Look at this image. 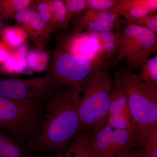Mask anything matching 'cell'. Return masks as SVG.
Returning a JSON list of instances; mask_svg holds the SVG:
<instances>
[{
    "instance_id": "cell-24",
    "label": "cell",
    "mask_w": 157,
    "mask_h": 157,
    "mask_svg": "<svg viewBox=\"0 0 157 157\" xmlns=\"http://www.w3.org/2000/svg\"><path fill=\"white\" fill-rule=\"evenodd\" d=\"M119 2L120 0H86V10L96 12L110 11Z\"/></svg>"
},
{
    "instance_id": "cell-16",
    "label": "cell",
    "mask_w": 157,
    "mask_h": 157,
    "mask_svg": "<svg viewBox=\"0 0 157 157\" xmlns=\"http://www.w3.org/2000/svg\"><path fill=\"white\" fill-rule=\"evenodd\" d=\"M0 36L2 42L12 51L24 45L28 38L25 31L18 26L4 27Z\"/></svg>"
},
{
    "instance_id": "cell-27",
    "label": "cell",
    "mask_w": 157,
    "mask_h": 157,
    "mask_svg": "<svg viewBox=\"0 0 157 157\" xmlns=\"http://www.w3.org/2000/svg\"><path fill=\"white\" fill-rule=\"evenodd\" d=\"M36 10V6L34 3L32 6L23 9L18 12L14 19L19 25L18 26L23 29L28 25L29 23L30 22L33 14Z\"/></svg>"
},
{
    "instance_id": "cell-30",
    "label": "cell",
    "mask_w": 157,
    "mask_h": 157,
    "mask_svg": "<svg viewBox=\"0 0 157 157\" xmlns=\"http://www.w3.org/2000/svg\"><path fill=\"white\" fill-rule=\"evenodd\" d=\"M114 157H143V156L141 152L138 150H131L130 151L118 155Z\"/></svg>"
},
{
    "instance_id": "cell-9",
    "label": "cell",
    "mask_w": 157,
    "mask_h": 157,
    "mask_svg": "<svg viewBox=\"0 0 157 157\" xmlns=\"http://www.w3.org/2000/svg\"><path fill=\"white\" fill-rule=\"evenodd\" d=\"M71 32L78 35L83 31L91 32H117L124 21L120 16L110 11L96 12L86 10L71 20Z\"/></svg>"
},
{
    "instance_id": "cell-18",
    "label": "cell",
    "mask_w": 157,
    "mask_h": 157,
    "mask_svg": "<svg viewBox=\"0 0 157 157\" xmlns=\"http://www.w3.org/2000/svg\"><path fill=\"white\" fill-rule=\"evenodd\" d=\"M106 124L113 129L128 131L137 136L138 128L129 108L121 114L108 116Z\"/></svg>"
},
{
    "instance_id": "cell-29",
    "label": "cell",
    "mask_w": 157,
    "mask_h": 157,
    "mask_svg": "<svg viewBox=\"0 0 157 157\" xmlns=\"http://www.w3.org/2000/svg\"><path fill=\"white\" fill-rule=\"evenodd\" d=\"M12 50L3 42H0V63H3L10 56Z\"/></svg>"
},
{
    "instance_id": "cell-4",
    "label": "cell",
    "mask_w": 157,
    "mask_h": 157,
    "mask_svg": "<svg viewBox=\"0 0 157 157\" xmlns=\"http://www.w3.org/2000/svg\"><path fill=\"white\" fill-rule=\"evenodd\" d=\"M116 73L138 129L157 126V86L143 81L130 68L119 70Z\"/></svg>"
},
{
    "instance_id": "cell-11",
    "label": "cell",
    "mask_w": 157,
    "mask_h": 157,
    "mask_svg": "<svg viewBox=\"0 0 157 157\" xmlns=\"http://www.w3.org/2000/svg\"><path fill=\"white\" fill-rule=\"evenodd\" d=\"M157 11V0H120L117 6L110 11L124 17V23L129 25Z\"/></svg>"
},
{
    "instance_id": "cell-15",
    "label": "cell",
    "mask_w": 157,
    "mask_h": 157,
    "mask_svg": "<svg viewBox=\"0 0 157 157\" xmlns=\"http://www.w3.org/2000/svg\"><path fill=\"white\" fill-rule=\"evenodd\" d=\"M129 108L126 95L121 86L118 77L116 73L112 81V87L110 93L108 116L123 113Z\"/></svg>"
},
{
    "instance_id": "cell-31",
    "label": "cell",
    "mask_w": 157,
    "mask_h": 157,
    "mask_svg": "<svg viewBox=\"0 0 157 157\" xmlns=\"http://www.w3.org/2000/svg\"><path fill=\"white\" fill-rule=\"evenodd\" d=\"M0 157H7L6 143L4 135L0 133Z\"/></svg>"
},
{
    "instance_id": "cell-14",
    "label": "cell",
    "mask_w": 157,
    "mask_h": 157,
    "mask_svg": "<svg viewBox=\"0 0 157 157\" xmlns=\"http://www.w3.org/2000/svg\"><path fill=\"white\" fill-rule=\"evenodd\" d=\"M64 157H96L90 142V135L82 132L69 144Z\"/></svg>"
},
{
    "instance_id": "cell-20",
    "label": "cell",
    "mask_w": 157,
    "mask_h": 157,
    "mask_svg": "<svg viewBox=\"0 0 157 157\" xmlns=\"http://www.w3.org/2000/svg\"><path fill=\"white\" fill-rule=\"evenodd\" d=\"M51 6L55 32L67 30L70 22L63 1L51 0Z\"/></svg>"
},
{
    "instance_id": "cell-7",
    "label": "cell",
    "mask_w": 157,
    "mask_h": 157,
    "mask_svg": "<svg viewBox=\"0 0 157 157\" xmlns=\"http://www.w3.org/2000/svg\"><path fill=\"white\" fill-rule=\"evenodd\" d=\"M63 86L48 73L29 78L0 79V96L17 101L44 104Z\"/></svg>"
},
{
    "instance_id": "cell-23",
    "label": "cell",
    "mask_w": 157,
    "mask_h": 157,
    "mask_svg": "<svg viewBox=\"0 0 157 157\" xmlns=\"http://www.w3.org/2000/svg\"><path fill=\"white\" fill-rule=\"evenodd\" d=\"M34 4L40 17L54 33L51 0H36Z\"/></svg>"
},
{
    "instance_id": "cell-2",
    "label": "cell",
    "mask_w": 157,
    "mask_h": 157,
    "mask_svg": "<svg viewBox=\"0 0 157 157\" xmlns=\"http://www.w3.org/2000/svg\"><path fill=\"white\" fill-rule=\"evenodd\" d=\"M112 80L107 67H99L83 83L68 88L81 122L82 131L90 135L106 124Z\"/></svg>"
},
{
    "instance_id": "cell-10",
    "label": "cell",
    "mask_w": 157,
    "mask_h": 157,
    "mask_svg": "<svg viewBox=\"0 0 157 157\" xmlns=\"http://www.w3.org/2000/svg\"><path fill=\"white\" fill-rule=\"evenodd\" d=\"M94 42L97 48V56L101 64L107 67L110 62L117 56L121 42L117 32H85Z\"/></svg>"
},
{
    "instance_id": "cell-5",
    "label": "cell",
    "mask_w": 157,
    "mask_h": 157,
    "mask_svg": "<svg viewBox=\"0 0 157 157\" xmlns=\"http://www.w3.org/2000/svg\"><path fill=\"white\" fill-rule=\"evenodd\" d=\"M120 48L114 64L126 62L130 69L141 68L157 51V34L134 24L122 26L117 32Z\"/></svg>"
},
{
    "instance_id": "cell-19",
    "label": "cell",
    "mask_w": 157,
    "mask_h": 157,
    "mask_svg": "<svg viewBox=\"0 0 157 157\" xmlns=\"http://www.w3.org/2000/svg\"><path fill=\"white\" fill-rule=\"evenodd\" d=\"M27 68L25 57L17 50H14L10 56L1 65L0 73L7 75L20 74L25 72Z\"/></svg>"
},
{
    "instance_id": "cell-26",
    "label": "cell",
    "mask_w": 157,
    "mask_h": 157,
    "mask_svg": "<svg viewBox=\"0 0 157 157\" xmlns=\"http://www.w3.org/2000/svg\"><path fill=\"white\" fill-rule=\"evenodd\" d=\"M132 24L145 28L157 34V12L151 13L135 20Z\"/></svg>"
},
{
    "instance_id": "cell-33",
    "label": "cell",
    "mask_w": 157,
    "mask_h": 157,
    "mask_svg": "<svg viewBox=\"0 0 157 157\" xmlns=\"http://www.w3.org/2000/svg\"><path fill=\"white\" fill-rule=\"evenodd\" d=\"M5 23V21H3L2 18L0 16V35H1V33H2L3 29L4 28L3 26H4Z\"/></svg>"
},
{
    "instance_id": "cell-21",
    "label": "cell",
    "mask_w": 157,
    "mask_h": 157,
    "mask_svg": "<svg viewBox=\"0 0 157 157\" xmlns=\"http://www.w3.org/2000/svg\"><path fill=\"white\" fill-rule=\"evenodd\" d=\"M27 67L36 72L45 70L48 65V57L44 51L33 50L26 56Z\"/></svg>"
},
{
    "instance_id": "cell-3",
    "label": "cell",
    "mask_w": 157,
    "mask_h": 157,
    "mask_svg": "<svg viewBox=\"0 0 157 157\" xmlns=\"http://www.w3.org/2000/svg\"><path fill=\"white\" fill-rule=\"evenodd\" d=\"M44 104L0 96V128L11 133L20 142L33 146L41 127Z\"/></svg>"
},
{
    "instance_id": "cell-12",
    "label": "cell",
    "mask_w": 157,
    "mask_h": 157,
    "mask_svg": "<svg viewBox=\"0 0 157 157\" xmlns=\"http://www.w3.org/2000/svg\"><path fill=\"white\" fill-rule=\"evenodd\" d=\"M22 29L39 50L44 51L52 39L53 32L40 17L36 9L30 22Z\"/></svg>"
},
{
    "instance_id": "cell-25",
    "label": "cell",
    "mask_w": 157,
    "mask_h": 157,
    "mask_svg": "<svg viewBox=\"0 0 157 157\" xmlns=\"http://www.w3.org/2000/svg\"><path fill=\"white\" fill-rule=\"evenodd\" d=\"M71 22L74 17L86 10V0H63Z\"/></svg>"
},
{
    "instance_id": "cell-13",
    "label": "cell",
    "mask_w": 157,
    "mask_h": 157,
    "mask_svg": "<svg viewBox=\"0 0 157 157\" xmlns=\"http://www.w3.org/2000/svg\"><path fill=\"white\" fill-rule=\"evenodd\" d=\"M136 148L143 157H157V126H145L137 130Z\"/></svg>"
},
{
    "instance_id": "cell-1",
    "label": "cell",
    "mask_w": 157,
    "mask_h": 157,
    "mask_svg": "<svg viewBox=\"0 0 157 157\" xmlns=\"http://www.w3.org/2000/svg\"><path fill=\"white\" fill-rule=\"evenodd\" d=\"M81 131V122L68 90L61 89L44 104L41 127L33 146L39 151L64 153Z\"/></svg>"
},
{
    "instance_id": "cell-22",
    "label": "cell",
    "mask_w": 157,
    "mask_h": 157,
    "mask_svg": "<svg viewBox=\"0 0 157 157\" xmlns=\"http://www.w3.org/2000/svg\"><path fill=\"white\" fill-rule=\"evenodd\" d=\"M138 76L143 81L157 86V54L144 64Z\"/></svg>"
},
{
    "instance_id": "cell-28",
    "label": "cell",
    "mask_w": 157,
    "mask_h": 157,
    "mask_svg": "<svg viewBox=\"0 0 157 157\" xmlns=\"http://www.w3.org/2000/svg\"><path fill=\"white\" fill-rule=\"evenodd\" d=\"M7 157H24L22 148L10 137L4 136Z\"/></svg>"
},
{
    "instance_id": "cell-32",
    "label": "cell",
    "mask_w": 157,
    "mask_h": 157,
    "mask_svg": "<svg viewBox=\"0 0 157 157\" xmlns=\"http://www.w3.org/2000/svg\"><path fill=\"white\" fill-rule=\"evenodd\" d=\"M34 157H64L63 153H58L55 155L53 156H38Z\"/></svg>"
},
{
    "instance_id": "cell-8",
    "label": "cell",
    "mask_w": 157,
    "mask_h": 157,
    "mask_svg": "<svg viewBox=\"0 0 157 157\" xmlns=\"http://www.w3.org/2000/svg\"><path fill=\"white\" fill-rule=\"evenodd\" d=\"M136 136L107 124L93 132L90 142L96 157H114L136 148Z\"/></svg>"
},
{
    "instance_id": "cell-17",
    "label": "cell",
    "mask_w": 157,
    "mask_h": 157,
    "mask_svg": "<svg viewBox=\"0 0 157 157\" xmlns=\"http://www.w3.org/2000/svg\"><path fill=\"white\" fill-rule=\"evenodd\" d=\"M34 0H0V16L6 23L14 19L23 9L32 6Z\"/></svg>"
},
{
    "instance_id": "cell-6",
    "label": "cell",
    "mask_w": 157,
    "mask_h": 157,
    "mask_svg": "<svg viewBox=\"0 0 157 157\" xmlns=\"http://www.w3.org/2000/svg\"><path fill=\"white\" fill-rule=\"evenodd\" d=\"M101 66L91 59L73 53L56 40L48 73L62 86L69 87L86 81Z\"/></svg>"
}]
</instances>
